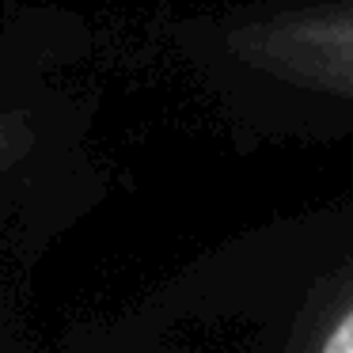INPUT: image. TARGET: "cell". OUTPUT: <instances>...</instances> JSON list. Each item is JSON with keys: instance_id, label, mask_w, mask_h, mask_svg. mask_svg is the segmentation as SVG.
<instances>
[{"instance_id": "obj_1", "label": "cell", "mask_w": 353, "mask_h": 353, "mask_svg": "<svg viewBox=\"0 0 353 353\" xmlns=\"http://www.w3.org/2000/svg\"><path fill=\"white\" fill-rule=\"evenodd\" d=\"M72 110L46 103H0V221L42 205L54 171L72 168Z\"/></svg>"}, {"instance_id": "obj_2", "label": "cell", "mask_w": 353, "mask_h": 353, "mask_svg": "<svg viewBox=\"0 0 353 353\" xmlns=\"http://www.w3.org/2000/svg\"><path fill=\"white\" fill-rule=\"evenodd\" d=\"M323 350L327 353H353V312L345 315L327 338H323Z\"/></svg>"}]
</instances>
